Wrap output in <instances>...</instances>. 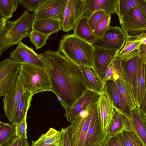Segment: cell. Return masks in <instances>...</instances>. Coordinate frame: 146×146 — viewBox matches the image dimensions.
I'll return each instance as SVG.
<instances>
[{"label": "cell", "instance_id": "obj_2", "mask_svg": "<svg viewBox=\"0 0 146 146\" xmlns=\"http://www.w3.org/2000/svg\"><path fill=\"white\" fill-rule=\"evenodd\" d=\"M95 47L73 34L64 35L60 41L58 51L79 66L94 67Z\"/></svg>", "mask_w": 146, "mask_h": 146}, {"label": "cell", "instance_id": "obj_25", "mask_svg": "<svg viewBox=\"0 0 146 146\" xmlns=\"http://www.w3.org/2000/svg\"><path fill=\"white\" fill-rule=\"evenodd\" d=\"M146 63L142 54L139 51V68L136 98L137 107H139L146 90Z\"/></svg>", "mask_w": 146, "mask_h": 146}, {"label": "cell", "instance_id": "obj_13", "mask_svg": "<svg viewBox=\"0 0 146 146\" xmlns=\"http://www.w3.org/2000/svg\"><path fill=\"white\" fill-rule=\"evenodd\" d=\"M98 106L95 109L83 146H99L105 141Z\"/></svg>", "mask_w": 146, "mask_h": 146}, {"label": "cell", "instance_id": "obj_6", "mask_svg": "<svg viewBox=\"0 0 146 146\" xmlns=\"http://www.w3.org/2000/svg\"><path fill=\"white\" fill-rule=\"evenodd\" d=\"M21 63L10 58L0 62V96H6L15 85Z\"/></svg>", "mask_w": 146, "mask_h": 146}, {"label": "cell", "instance_id": "obj_11", "mask_svg": "<svg viewBox=\"0 0 146 146\" xmlns=\"http://www.w3.org/2000/svg\"><path fill=\"white\" fill-rule=\"evenodd\" d=\"M26 91L22 84L19 74L15 85L3 98L5 115L10 122L17 105Z\"/></svg>", "mask_w": 146, "mask_h": 146}, {"label": "cell", "instance_id": "obj_48", "mask_svg": "<svg viewBox=\"0 0 146 146\" xmlns=\"http://www.w3.org/2000/svg\"><path fill=\"white\" fill-rule=\"evenodd\" d=\"M19 139L17 137L7 146H18Z\"/></svg>", "mask_w": 146, "mask_h": 146}, {"label": "cell", "instance_id": "obj_14", "mask_svg": "<svg viewBox=\"0 0 146 146\" xmlns=\"http://www.w3.org/2000/svg\"><path fill=\"white\" fill-rule=\"evenodd\" d=\"M99 113L103 132L106 131L115 111L112 100L108 92L103 88L97 102Z\"/></svg>", "mask_w": 146, "mask_h": 146}, {"label": "cell", "instance_id": "obj_17", "mask_svg": "<svg viewBox=\"0 0 146 146\" xmlns=\"http://www.w3.org/2000/svg\"><path fill=\"white\" fill-rule=\"evenodd\" d=\"M84 0L85 11L82 17L88 19L95 12L100 11L108 15L116 13L118 0Z\"/></svg>", "mask_w": 146, "mask_h": 146}, {"label": "cell", "instance_id": "obj_18", "mask_svg": "<svg viewBox=\"0 0 146 146\" xmlns=\"http://www.w3.org/2000/svg\"><path fill=\"white\" fill-rule=\"evenodd\" d=\"M100 93L87 89L82 95L64 114L67 120L70 122L73 119L88 105L97 102Z\"/></svg>", "mask_w": 146, "mask_h": 146}, {"label": "cell", "instance_id": "obj_21", "mask_svg": "<svg viewBox=\"0 0 146 146\" xmlns=\"http://www.w3.org/2000/svg\"><path fill=\"white\" fill-rule=\"evenodd\" d=\"M129 128V119L116 108L105 133V141L124 129Z\"/></svg>", "mask_w": 146, "mask_h": 146}, {"label": "cell", "instance_id": "obj_31", "mask_svg": "<svg viewBox=\"0 0 146 146\" xmlns=\"http://www.w3.org/2000/svg\"><path fill=\"white\" fill-rule=\"evenodd\" d=\"M60 139V131H58L53 128H50L45 134L40 135L38 139L32 141L31 146L42 144H52L59 142Z\"/></svg>", "mask_w": 146, "mask_h": 146}, {"label": "cell", "instance_id": "obj_33", "mask_svg": "<svg viewBox=\"0 0 146 146\" xmlns=\"http://www.w3.org/2000/svg\"><path fill=\"white\" fill-rule=\"evenodd\" d=\"M137 3L138 0H118L116 13L119 21L131 9L137 7Z\"/></svg>", "mask_w": 146, "mask_h": 146}, {"label": "cell", "instance_id": "obj_27", "mask_svg": "<svg viewBox=\"0 0 146 146\" xmlns=\"http://www.w3.org/2000/svg\"><path fill=\"white\" fill-rule=\"evenodd\" d=\"M33 96L28 91H25L17 105L11 122L12 123L18 124L27 116Z\"/></svg>", "mask_w": 146, "mask_h": 146}, {"label": "cell", "instance_id": "obj_36", "mask_svg": "<svg viewBox=\"0 0 146 146\" xmlns=\"http://www.w3.org/2000/svg\"><path fill=\"white\" fill-rule=\"evenodd\" d=\"M45 0H19V4L27 11L36 12Z\"/></svg>", "mask_w": 146, "mask_h": 146}, {"label": "cell", "instance_id": "obj_9", "mask_svg": "<svg viewBox=\"0 0 146 146\" xmlns=\"http://www.w3.org/2000/svg\"><path fill=\"white\" fill-rule=\"evenodd\" d=\"M84 0H67L61 22L62 29L64 32L74 30L85 11Z\"/></svg>", "mask_w": 146, "mask_h": 146}, {"label": "cell", "instance_id": "obj_49", "mask_svg": "<svg viewBox=\"0 0 146 146\" xmlns=\"http://www.w3.org/2000/svg\"><path fill=\"white\" fill-rule=\"evenodd\" d=\"M99 146H106L105 142H104L102 144H101Z\"/></svg>", "mask_w": 146, "mask_h": 146}, {"label": "cell", "instance_id": "obj_26", "mask_svg": "<svg viewBox=\"0 0 146 146\" xmlns=\"http://www.w3.org/2000/svg\"><path fill=\"white\" fill-rule=\"evenodd\" d=\"M18 5L17 0H0V34L4 31L7 21L16 11Z\"/></svg>", "mask_w": 146, "mask_h": 146}, {"label": "cell", "instance_id": "obj_39", "mask_svg": "<svg viewBox=\"0 0 146 146\" xmlns=\"http://www.w3.org/2000/svg\"><path fill=\"white\" fill-rule=\"evenodd\" d=\"M141 44L138 42H125V45L119 52V58L139 48Z\"/></svg>", "mask_w": 146, "mask_h": 146}, {"label": "cell", "instance_id": "obj_43", "mask_svg": "<svg viewBox=\"0 0 146 146\" xmlns=\"http://www.w3.org/2000/svg\"><path fill=\"white\" fill-rule=\"evenodd\" d=\"M137 7L141 11L146 21V0H138Z\"/></svg>", "mask_w": 146, "mask_h": 146}, {"label": "cell", "instance_id": "obj_44", "mask_svg": "<svg viewBox=\"0 0 146 146\" xmlns=\"http://www.w3.org/2000/svg\"><path fill=\"white\" fill-rule=\"evenodd\" d=\"M138 108L146 118V90L143 99Z\"/></svg>", "mask_w": 146, "mask_h": 146}, {"label": "cell", "instance_id": "obj_3", "mask_svg": "<svg viewBox=\"0 0 146 146\" xmlns=\"http://www.w3.org/2000/svg\"><path fill=\"white\" fill-rule=\"evenodd\" d=\"M36 12L32 14L26 10L17 20L6 22L3 31L0 34V56L10 47L18 45L29 36L35 18Z\"/></svg>", "mask_w": 146, "mask_h": 146}, {"label": "cell", "instance_id": "obj_47", "mask_svg": "<svg viewBox=\"0 0 146 146\" xmlns=\"http://www.w3.org/2000/svg\"><path fill=\"white\" fill-rule=\"evenodd\" d=\"M34 146H62V144L60 139V140L59 142L58 143L52 144H42L37 145Z\"/></svg>", "mask_w": 146, "mask_h": 146}, {"label": "cell", "instance_id": "obj_12", "mask_svg": "<svg viewBox=\"0 0 146 146\" xmlns=\"http://www.w3.org/2000/svg\"><path fill=\"white\" fill-rule=\"evenodd\" d=\"M67 0H45L36 12L35 18L51 19L62 22Z\"/></svg>", "mask_w": 146, "mask_h": 146}, {"label": "cell", "instance_id": "obj_23", "mask_svg": "<svg viewBox=\"0 0 146 146\" xmlns=\"http://www.w3.org/2000/svg\"><path fill=\"white\" fill-rule=\"evenodd\" d=\"M84 78L87 89L100 93L104 84L93 68L86 66H79Z\"/></svg>", "mask_w": 146, "mask_h": 146}, {"label": "cell", "instance_id": "obj_35", "mask_svg": "<svg viewBox=\"0 0 146 146\" xmlns=\"http://www.w3.org/2000/svg\"><path fill=\"white\" fill-rule=\"evenodd\" d=\"M111 15H108L102 20L96 27L93 33L96 38L102 37L109 27L111 21Z\"/></svg>", "mask_w": 146, "mask_h": 146}, {"label": "cell", "instance_id": "obj_8", "mask_svg": "<svg viewBox=\"0 0 146 146\" xmlns=\"http://www.w3.org/2000/svg\"><path fill=\"white\" fill-rule=\"evenodd\" d=\"M126 36L118 26H110L104 36L96 38L91 43L94 47L110 50H120L124 46Z\"/></svg>", "mask_w": 146, "mask_h": 146}, {"label": "cell", "instance_id": "obj_32", "mask_svg": "<svg viewBox=\"0 0 146 146\" xmlns=\"http://www.w3.org/2000/svg\"><path fill=\"white\" fill-rule=\"evenodd\" d=\"M119 133L124 146H144L130 127Z\"/></svg>", "mask_w": 146, "mask_h": 146}, {"label": "cell", "instance_id": "obj_24", "mask_svg": "<svg viewBox=\"0 0 146 146\" xmlns=\"http://www.w3.org/2000/svg\"><path fill=\"white\" fill-rule=\"evenodd\" d=\"M119 51L107 68L103 80L105 84L108 80L115 82L119 79L126 81L124 70L119 56Z\"/></svg>", "mask_w": 146, "mask_h": 146}, {"label": "cell", "instance_id": "obj_19", "mask_svg": "<svg viewBox=\"0 0 146 146\" xmlns=\"http://www.w3.org/2000/svg\"><path fill=\"white\" fill-rule=\"evenodd\" d=\"M130 127L144 146H146V118L137 107L130 111Z\"/></svg>", "mask_w": 146, "mask_h": 146}, {"label": "cell", "instance_id": "obj_16", "mask_svg": "<svg viewBox=\"0 0 146 146\" xmlns=\"http://www.w3.org/2000/svg\"><path fill=\"white\" fill-rule=\"evenodd\" d=\"M119 51L95 47L93 68L103 81L107 68Z\"/></svg>", "mask_w": 146, "mask_h": 146}, {"label": "cell", "instance_id": "obj_38", "mask_svg": "<svg viewBox=\"0 0 146 146\" xmlns=\"http://www.w3.org/2000/svg\"><path fill=\"white\" fill-rule=\"evenodd\" d=\"M27 116H26L21 122L18 124H13L15 126L16 136L18 138L27 139Z\"/></svg>", "mask_w": 146, "mask_h": 146}, {"label": "cell", "instance_id": "obj_51", "mask_svg": "<svg viewBox=\"0 0 146 146\" xmlns=\"http://www.w3.org/2000/svg\"><path fill=\"white\" fill-rule=\"evenodd\" d=\"M61 144H62V146H63L62 145V142H61Z\"/></svg>", "mask_w": 146, "mask_h": 146}, {"label": "cell", "instance_id": "obj_10", "mask_svg": "<svg viewBox=\"0 0 146 146\" xmlns=\"http://www.w3.org/2000/svg\"><path fill=\"white\" fill-rule=\"evenodd\" d=\"M9 57L13 60L21 63L28 64L47 69L49 66L42 58L41 54L36 53L32 47L28 46L22 42L10 52Z\"/></svg>", "mask_w": 146, "mask_h": 146}, {"label": "cell", "instance_id": "obj_30", "mask_svg": "<svg viewBox=\"0 0 146 146\" xmlns=\"http://www.w3.org/2000/svg\"><path fill=\"white\" fill-rule=\"evenodd\" d=\"M115 82L125 101L130 110L136 108L137 105L136 100L126 82L123 81L118 79Z\"/></svg>", "mask_w": 146, "mask_h": 146}, {"label": "cell", "instance_id": "obj_4", "mask_svg": "<svg viewBox=\"0 0 146 146\" xmlns=\"http://www.w3.org/2000/svg\"><path fill=\"white\" fill-rule=\"evenodd\" d=\"M19 75L24 88L32 96L39 92H52L51 82L47 69L21 63Z\"/></svg>", "mask_w": 146, "mask_h": 146}, {"label": "cell", "instance_id": "obj_5", "mask_svg": "<svg viewBox=\"0 0 146 146\" xmlns=\"http://www.w3.org/2000/svg\"><path fill=\"white\" fill-rule=\"evenodd\" d=\"M97 102L88 105L76 116L65 129L71 146H83Z\"/></svg>", "mask_w": 146, "mask_h": 146}, {"label": "cell", "instance_id": "obj_50", "mask_svg": "<svg viewBox=\"0 0 146 146\" xmlns=\"http://www.w3.org/2000/svg\"><path fill=\"white\" fill-rule=\"evenodd\" d=\"M145 73H146V66H145Z\"/></svg>", "mask_w": 146, "mask_h": 146}, {"label": "cell", "instance_id": "obj_41", "mask_svg": "<svg viewBox=\"0 0 146 146\" xmlns=\"http://www.w3.org/2000/svg\"><path fill=\"white\" fill-rule=\"evenodd\" d=\"M138 42L146 45V33L138 36L126 37L125 42Z\"/></svg>", "mask_w": 146, "mask_h": 146}, {"label": "cell", "instance_id": "obj_45", "mask_svg": "<svg viewBox=\"0 0 146 146\" xmlns=\"http://www.w3.org/2000/svg\"><path fill=\"white\" fill-rule=\"evenodd\" d=\"M139 51L142 54L146 64V45L141 44L139 48Z\"/></svg>", "mask_w": 146, "mask_h": 146}, {"label": "cell", "instance_id": "obj_28", "mask_svg": "<svg viewBox=\"0 0 146 146\" xmlns=\"http://www.w3.org/2000/svg\"><path fill=\"white\" fill-rule=\"evenodd\" d=\"M73 34L91 44L96 39L89 25L88 18L84 17L79 19Z\"/></svg>", "mask_w": 146, "mask_h": 146}, {"label": "cell", "instance_id": "obj_1", "mask_svg": "<svg viewBox=\"0 0 146 146\" xmlns=\"http://www.w3.org/2000/svg\"><path fill=\"white\" fill-rule=\"evenodd\" d=\"M41 56L49 65L52 92L66 112L87 89L84 76L79 66L58 51L48 50Z\"/></svg>", "mask_w": 146, "mask_h": 146}, {"label": "cell", "instance_id": "obj_40", "mask_svg": "<svg viewBox=\"0 0 146 146\" xmlns=\"http://www.w3.org/2000/svg\"><path fill=\"white\" fill-rule=\"evenodd\" d=\"M106 146H124L119 133L105 141Z\"/></svg>", "mask_w": 146, "mask_h": 146}, {"label": "cell", "instance_id": "obj_37", "mask_svg": "<svg viewBox=\"0 0 146 146\" xmlns=\"http://www.w3.org/2000/svg\"><path fill=\"white\" fill-rule=\"evenodd\" d=\"M107 15L104 12L100 11L95 12L88 19V24L93 32L103 19Z\"/></svg>", "mask_w": 146, "mask_h": 146}, {"label": "cell", "instance_id": "obj_22", "mask_svg": "<svg viewBox=\"0 0 146 146\" xmlns=\"http://www.w3.org/2000/svg\"><path fill=\"white\" fill-rule=\"evenodd\" d=\"M62 29L61 22L51 19L35 18L32 27V30L51 35L57 33Z\"/></svg>", "mask_w": 146, "mask_h": 146}, {"label": "cell", "instance_id": "obj_29", "mask_svg": "<svg viewBox=\"0 0 146 146\" xmlns=\"http://www.w3.org/2000/svg\"><path fill=\"white\" fill-rule=\"evenodd\" d=\"M17 137L13 124L0 121V146H7Z\"/></svg>", "mask_w": 146, "mask_h": 146}, {"label": "cell", "instance_id": "obj_46", "mask_svg": "<svg viewBox=\"0 0 146 146\" xmlns=\"http://www.w3.org/2000/svg\"><path fill=\"white\" fill-rule=\"evenodd\" d=\"M18 146H30L27 139L19 138Z\"/></svg>", "mask_w": 146, "mask_h": 146}, {"label": "cell", "instance_id": "obj_20", "mask_svg": "<svg viewBox=\"0 0 146 146\" xmlns=\"http://www.w3.org/2000/svg\"><path fill=\"white\" fill-rule=\"evenodd\" d=\"M104 88L108 92L115 108L129 119L130 111L115 82L108 80L105 84Z\"/></svg>", "mask_w": 146, "mask_h": 146}, {"label": "cell", "instance_id": "obj_42", "mask_svg": "<svg viewBox=\"0 0 146 146\" xmlns=\"http://www.w3.org/2000/svg\"><path fill=\"white\" fill-rule=\"evenodd\" d=\"M59 131L62 146H71L68 134L65 128H62Z\"/></svg>", "mask_w": 146, "mask_h": 146}, {"label": "cell", "instance_id": "obj_15", "mask_svg": "<svg viewBox=\"0 0 146 146\" xmlns=\"http://www.w3.org/2000/svg\"><path fill=\"white\" fill-rule=\"evenodd\" d=\"M123 68L126 81L136 102L139 68V52L136 54L121 60Z\"/></svg>", "mask_w": 146, "mask_h": 146}, {"label": "cell", "instance_id": "obj_7", "mask_svg": "<svg viewBox=\"0 0 146 146\" xmlns=\"http://www.w3.org/2000/svg\"><path fill=\"white\" fill-rule=\"evenodd\" d=\"M119 21L121 29L126 37L138 36L146 33V21L137 7L130 10Z\"/></svg>", "mask_w": 146, "mask_h": 146}, {"label": "cell", "instance_id": "obj_34", "mask_svg": "<svg viewBox=\"0 0 146 146\" xmlns=\"http://www.w3.org/2000/svg\"><path fill=\"white\" fill-rule=\"evenodd\" d=\"M51 35L46 34L38 31L31 30L30 32L29 37L32 44L37 50L43 47L46 44L47 40Z\"/></svg>", "mask_w": 146, "mask_h": 146}]
</instances>
